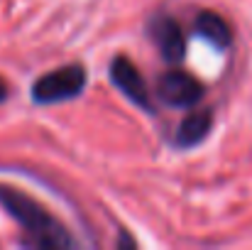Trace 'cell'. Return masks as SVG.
Segmentation results:
<instances>
[{
  "instance_id": "obj_1",
  "label": "cell",
  "mask_w": 252,
  "mask_h": 250,
  "mask_svg": "<svg viewBox=\"0 0 252 250\" xmlns=\"http://www.w3.org/2000/svg\"><path fill=\"white\" fill-rule=\"evenodd\" d=\"M0 206L22 228L25 246L30 248H74L76 246V241L62 226V221L52 216L37 199L27 196L25 191L0 186Z\"/></svg>"
},
{
  "instance_id": "obj_2",
  "label": "cell",
  "mask_w": 252,
  "mask_h": 250,
  "mask_svg": "<svg viewBox=\"0 0 252 250\" xmlns=\"http://www.w3.org/2000/svg\"><path fill=\"white\" fill-rule=\"evenodd\" d=\"M86 69L84 64H66L54 71H47L32 83V101L39 106H52V103H64L76 98L86 88Z\"/></svg>"
},
{
  "instance_id": "obj_3",
  "label": "cell",
  "mask_w": 252,
  "mask_h": 250,
  "mask_svg": "<svg viewBox=\"0 0 252 250\" xmlns=\"http://www.w3.org/2000/svg\"><path fill=\"white\" fill-rule=\"evenodd\" d=\"M206 96V86L193 74L171 69L157 79V98L171 108H196Z\"/></svg>"
},
{
  "instance_id": "obj_4",
  "label": "cell",
  "mask_w": 252,
  "mask_h": 250,
  "mask_svg": "<svg viewBox=\"0 0 252 250\" xmlns=\"http://www.w3.org/2000/svg\"><path fill=\"white\" fill-rule=\"evenodd\" d=\"M108 74H110V81L115 83L137 108H142V110L150 113V115L157 113V106H155V101H152V93H150V88H147L145 76L140 74V69H137L127 57H123V54L115 57V59L110 62Z\"/></svg>"
},
{
  "instance_id": "obj_5",
  "label": "cell",
  "mask_w": 252,
  "mask_h": 250,
  "mask_svg": "<svg viewBox=\"0 0 252 250\" xmlns=\"http://www.w3.org/2000/svg\"><path fill=\"white\" fill-rule=\"evenodd\" d=\"M147 37L157 44L162 59L169 64H179L186 57V35L184 27L167 12L152 15L147 22Z\"/></svg>"
},
{
  "instance_id": "obj_6",
  "label": "cell",
  "mask_w": 252,
  "mask_h": 250,
  "mask_svg": "<svg viewBox=\"0 0 252 250\" xmlns=\"http://www.w3.org/2000/svg\"><path fill=\"white\" fill-rule=\"evenodd\" d=\"M213 130V110L211 108H198L191 110L176 128V135L171 140V145L176 150H191L196 145H201Z\"/></svg>"
},
{
  "instance_id": "obj_7",
  "label": "cell",
  "mask_w": 252,
  "mask_h": 250,
  "mask_svg": "<svg viewBox=\"0 0 252 250\" xmlns=\"http://www.w3.org/2000/svg\"><path fill=\"white\" fill-rule=\"evenodd\" d=\"M193 32L201 39H206L211 47H216L218 52H225L233 47V27L216 10H198V15L193 17Z\"/></svg>"
},
{
  "instance_id": "obj_8",
  "label": "cell",
  "mask_w": 252,
  "mask_h": 250,
  "mask_svg": "<svg viewBox=\"0 0 252 250\" xmlns=\"http://www.w3.org/2000/svg\"><path fill=\"white\" fill-rule=\"evenodd\" d=\"M7 96H10V86H7V81L0 76V103L7 101Z\"/></svg>"
},
{
  "instance_id": "obj_9",
  "label": "cell",
  "mask_w": 252,
  "mask_h": 250,
  "mask_svg": "<svg viewBox=\"0 0 252 250\" xmlns=\"http://www.w3.org/2000/svg\"><path fill=\"white\" fill-rule=\"evenodd\" d=\"M120 246H132V248H135V241H130L125 233H120Z\"/></svg>"
}]
</instances>
